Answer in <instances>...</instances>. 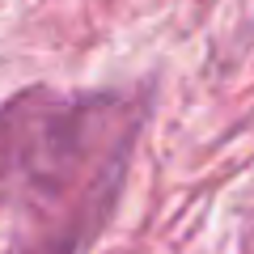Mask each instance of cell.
Returning <instances> with one entry per match:
<instances>
[{"label": "cell", "instance_id": "cell-1", "mask_svg": "<svg viewBox=\"0 0 254 254\" xmlns=\"http://www.w3.org/2000/svg\"><path fill=\"white\" fill-rule=\"evenodd\" d=\"M123 110L68 102L47 89L0 110V216L21 203L34 237L17 254H68L98 212L93 190L115 182L123 157Z\"/></svg>", "mask_w": 254, "mask_h": 254}]
</instances>
